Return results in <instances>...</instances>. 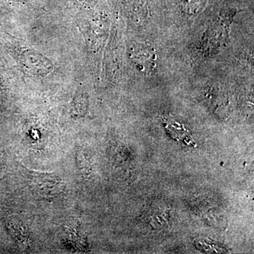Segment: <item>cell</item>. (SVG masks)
<instances>
[{"label": "cell", "instance_id": "1", "mask_svg": "<svg viewBox=\"0 0 254 254\" xmlns=\"http://www.w3.org/2000/svg\"><path fill=\"white\" fill-rule=\"evenodd\" d=\"M28 175L31 188L42 196L54 197L63 191V182L53 174L30 171Z\"/></svg>", "mask_w": 254, "mask_h": 254}, {"label": "cell", "instance_id": "2", "mask_svg": "<svg viewBox=\"0 0 254 254\" xmlns=\"http://www.w3.org/2000/svg\"><path fill=\"white\" fill-rule=\"evenodd\" d=\"M131 58L143 72L150 73L155 67L154 48L146 43H138L131 48Z\"/></svg>", "mask_w": 254, "mask_h": 254}, {"label": "cell", "instance_id": "3", "mask_svg": "<svg viewBox=\"0 0 254 254\" xmlns=\"http://www.w3.org/2000/svg\"><path fill=\"white\" fill-rule=\"evenodd\" d=\"M87 100L86 98H83L82 95L76 98L73 104V112L76 115L83 114L86 110Z\"/></svg>", "mask_w": 254, "mask_h": 254}, {"label": "cell", "instance_id": "4", "mask_svg": "<svg viewBox=\"0 0 254 254\" xmlns=\"http://www.w3.org/2000/svg\"><path fill=\"white\" fill-rule=\"evenodd\" d=\"M22 228L23 227L20 226L19 225H15L14 222L11 223L10 229L12 231V234H14L15 238L19 241H23L27 238V235H26L24 230H21Z\"/></svg>", "mask_w": 254, "mask_h": 254}]
</instances>
